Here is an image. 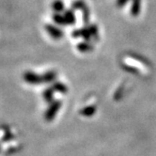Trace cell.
Instances as JSON below:
<instances>
[{"mask_svg": "<svg viewBox=\"0 0 156 156\" xmlns=\"http://www.w3.org/2000/svg\"><path fill=\"white\" fill-rule=\"evenodd\" d=\"M53 7H54V9H55L59 10V9L63 7V5H62V3H61L60 1H55V2H54Z\"/></svg>", "mask_w": 156, "mask_h": 156, "instance_id": "obj_2", "label": "cell"}, {"mask_svg": "<svg viewBox=\"0 0 156 156\" xmlns=\"http://www.w3.org/2000/svg\"><path fill=\"white\" fill-rule=\"evenodd\" d=\"M24 80L29 84H38L41 81V77H40L38 74L31 73V72H27L23 75Z\"/></svg>", "mask_w": 156, "mask_h": 156, "instance_id": "obj_1", "label": "cell"}]
</instances>
